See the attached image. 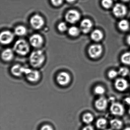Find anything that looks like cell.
Returning a JSON list of instances; mask_svg holds the SVG:
<instances>
[{
	"label": "cell",
	"mask_w": 130,
	"mask_h": 130,
	"mask_svg": "<svg viewBox=\"0 0 130 130\" xmlns=\"http://www.w3.org/2000/svg\"><path fill=\"white\" fill-rule=\"evenodd\" d=\"M45 59V57L41 50L32 52L29 57L30 64L35 68L39 67L42 65Z\"/></svg>",
	"instance_id": "cell-1"
},
{
	"label": "cell",
	"mask_w": 130,
	"mask_h": 130,
	"mask_svg": "<svg viewBox=\"0 0 130 130\" xmlns=\"http://www.w3.org/2000/svg\"><path fill=\"white\" fill-rule=\"evenodd\" d=\"M13 49L17 54L22 56H25L29 52L30 46L26 40L19 39L15 42Z\"/></svg>",
	"instance_id": "cell-2"
},
{
	"label": "cell",
	"mask_w": 130,
	"mask_h": 130,
	"mask_svg": "<svg viewBox=\"0 0 130 130\" xmlns=\"http://www.w3.org/2000/svg\"><path fill=\"white\" fill-rule=\"evenodd\" d=\"M103 48L100 44H93L89 46L88 53L90 57L92 59H96L99 57L102 54Z\"/></svg>",
	"instance_id": "cell-3"
},
{
	"label": "cell",
	"mask_w": 130,
	"mask_h": 130,
	"mask_svg": "<svg viewBox=\"0 0 130 130\" xmlns=\"http://www.w3.org/2000/svg\"><path fill=\"white\" fill-rule=\"evenodd\" d=\"M80 15L79 12L75 10H70L65 14V19L66 21L71 24H74L79 20Z\"/></svg>",
	"instance_id": "cell-4"
},
{
	"label": "cell",
	"mask_w": 130,
	"mask_h": 130,
	"mask_svg": "<svg viewBox=\"0 0 130 130\" xmlns=\"http://www.w3.org/2000/svg\"><path fill=\"white\" fill-rule=\"evenodd\" d=\"M112 12L115 17L118 18H121L126 15L127 9L124 4H116L112 8Z\"/></svg>",
	"instance_id": "cell-5"
},
{
	"label": "cell",
	"mask_w": 130,
	"mask_h": 130,
	"mask_svg": "<svg viewBox=\"0 0 130 130\" xmlns=\"http://www.w3.org/2000/svg\"><path fill=\"white\" fill-rule=\"evenodd\" d=\"M30 23L33 29H39L44 26V20L42 17L38 14H36L31 17Z\"/></svg>",
	"instance_id": "cell-6"
},
{
	"label": "cell",
	"mask_w": 130,
	"mask_h": 130,
	"mask_svg": "<svg viewBox=\"0 0 130 130\" xmlns=\"http://www.w3.org/2000/svg\"><path fill=\"white\" fill-rule=\"evenodd\" d=\"M15 34L8 30L1 32L0 35V41L3 45H8L11 43L14 38Z\"/></svg>",
	"instance_id": "cell-7"
},
{
	"label": "cell",
	"mask_w": 130,
	"mask_h": 130,
	"mask_svg": "<svg viewBox=\"0 0 130 130\" xmlns=\"http://www.w3.org/2000/svg\"><path fill=\"white\" fill-rule=\"evenodd\" d=\"M110 110L112 115L118 116L123 115L125 112L124 106L118 102L113 103L110 106Z\"/></svg>",
	"instance_id": "cell-8"
},
{
	"label": "cell",
	"mask_w": 130,
	"mask_h": 130,
	"mask_svg": "<svg viewBox=\"0 0 130 130\" xmlns=\"http://www.w3.org/2000/svg\"><path fill=\"white\" fill-rule=\"evenodd\" d=\"M29 43L35 48H39L42 45L44 39L41 35L36 34L32 35L29 38Z\"/></svg>",
	"instance_id": "cell-9"
},
{
	"label": "cell",
	"mask_w": 130,
	"mask_h": 130,
	"mask_svg": "<svg viewBox=\"0 0 130 130\" xmlns=\"http://www.w3.org/2000/svg\"><path fill=\"white\" fill-rule=\"evenodd\" d=\"M57 80L59 85L62 86H66L70 82V76L67 72H60L57 76Z\"/></svg>",
	"instance_id": "cell-10"
},
{
	"label": "cell",
	"mask_w": 130,
	"mask_h": 130,
	"mask_svg": "<svg viewBox=\"0 0 130 130\" xmlns=\"http://www.w3.org/2000/svg\"><path fill=\"white\" fill-rule=\"evenodd\" d=\"M25 74L27 79L31 82H37L40 79V73L36 70L27 68Z\"/></svg>",
	"instance_id": "cell-11"
},
{
	"label": "cell",
	"mask_w": 130,
	"mask_h": 130,
	"mask_svg": "<svg viewBox=\"0 0 130 130\" xmlns=\"http://www.w3.org/2000/svg\"><path fill=\"white\" fill-rule=\"evenodd\" d=\"M92 26L93 23L91 20L89 19H84L80 22V29L83 33L87 34L91 31Z\"/></svg>",
	"instance_id": "cell-12"
},
{
	"label": "cell",
	"mask_w": 130,
	"mask_h": 130,
	"mask_svg": "<svg viewBox=\"0 0 130 130\" xmlns=\"http://www.w3.org/2000/svg\"><path fill=\"white\" fill-rule=\"evenodd\" d=\"M115 86L117 90L123 92L127 89L128 86V83L127 80L124 78H118L115 81Z\"/></svg>",
	"instance_id": "cell-13"
},
{
	"label": "cell",
	"mask_w": 130,
	"mask_h": 130,
	"mask_svg": "<svg viewBox=\"0 0 130 130\" xmlns=\"http://www.w3.org/2000/svg\"><path fill=\"white\" fill-rule=\"evenodd\" d=\"M27 69L20 64H17L12 67L11 72L12 74L15 76H21L23 74H25Z\"/></svg>",
	"instance_id": "cell-14"
},
{
	"label": "cell",
	"mask_w": 130,
	"mask_h": 130,
	"mask_svg": "<svg viewBox=\"0 0 130 130\" xmlns=\"http://www.w3.org/2000/svg\"><path fill=\"white\" fill-rule=\"evenodd\" d=\"M108 101L104 97H100L97 99L95 102V106L98 110L103 111L107 108Z\"/></svg>",
	"instance_id": "cell-15"
},
{
	"label": "cell",
	"mask_w": 130,
	"mask_h": 130,
	"mask_svg": "<svg viewBox=\"0 0 130 130\" xmlns=\"http://www.w3.org/2000/svg\"><path fill=\"white\" fill-rule=\"evenodd\" d=\"M14 57L13 50L10 48H6L3 51L1 54V58L3 60L6 61H11Z\"/></svg>",
	"instance_id": "cell-16"
},
{
	"label": "cell",
	"mask_w": 130,
	"mask_h": 130,
	"mask_svg": "<svg viewBox=\"0 0 130 130\" xmlns=\"http://www.w3.org/2000/svg\"><path fill=\"white\" fill-rule=\"evenodd\" d=\"M104 37V35L102 31L99 29H96L91 32L90 38L93 41L96 42L100 41Z\"/></svg>",
	"instance_id": "cell-17"
},
{
	"label": "cell",
	"mask_w": 130,
	"mask_h": 130,
	"mask_svg": "<svg viewBox=\"0 0 130 130\" xmlns=\"http://www.w3.org/2000/svg\"><path fill=\"white\" fill-rule=\"evenodd\" d=\"M118 27L122 31H127L130 28V24L127 20H121L118 23Z\"/></svg>",
	"instance_id": "cell-18"
},
{
	"label": "cell",
	"mask_w": 130,
	"mask_h": 130,
	"mask_svg": "<svg viewBox=\"0 0 130 130\" xmlns=\"http://www.w3.org/2000/svg\"><path fill=\"white\" fill-rule=\"evenodd\" d=\"M14 32V34L17 36H23L27 33V29L24 26H18L15 28Z\"/></svg>",
	"instance_id": "cell-19"
},
{
	"label": "cell",
	"mask_w": 130,
	"mask_h": 130,
	"mask_svg": "<svg viewBox=\"0 0 130 130\" xmlns=\"http://www.w3.org/2000/svg\"><path fill=\"white\" fill-rule=\"evenodd\" d=\"M110 125L112 129L115 130H119L122 127L123 124L122 121L119 119H112L110 122Z\"/></svg>",
	"instance_id": "cell-20"
},
{
	"label": "cell",
	"mask_w": 130,
	"mask_h": 130,
	"mask_svg": "<svg viewBox=\"0 0 130 130\" xmlns=\"http://www.w3.org/2000/svg\"><path fill=\"white\" fill-rule=\"evenodd\" d=\"M122 63L127 65H130V52H126L122 55L121 57Z\"/></svg>",
	"instance_id": "cell-21"
},
{
	"label": "cell",
	"mask_w": 130,
	"mask_h": 130,
	"mask_svg": "<svg viewBox=\"0 0 130 130\" xmlns=\"http://www.w3.org/2000/svg\"><path fill=\"white\" fill-rule=\"evenodd\" d=\"M94 120V117L91 113L87 112L83 115V121L87 124L92 123Z\"/></svg>",
	"instance_id": "cell-22"
},
{
	"label": "cell",
	"mask_w": 130,
	"mask_h": 130,
	"mask_svg": "<svg viewBox=\"0 0 130 130\" xmlns=\"http://www.w3.org/2000/svg\"><path fill=\"white\" fill-rule=\"evenodd\" d=\"M107 124V121L103 118L99 119L96 122V127L99 129H104L106 127Z\"/></svg>",
	"instance_id": "cell-23"
},
{
	"label": "cell",
	"mask_w": 130,
	"mask_h": 130,
	"mask_svg": "<svg viewBox=\"0 0 130 130\" xmlns=\"http://www.w3.org/2000/svg\"><path fill=\"white\" fill-rule=\"evenodd\" d=\"M80 29L75 26H71L68 29V33L71 36L76 37L80 33Z\"/></svg>",
	"instance_id": "cell-24"
},
{
	"label": "cell",
	"mask_w": 130,
	"mask_h": 130,
	"mask_svg": "<svg viewBox=\"0 0 130 130\" xmlns=\"http://www.w3.org/2000/svg\"><path fill=\"white\" fill-rule=\"evenodd\" d=\"M101 4L103 8L108 9L112 6L113 2L112 0H102Z\"/></svg>",
	"instance_id": "cell-25"
},
{
	"label": "cell",
	"mask_w": 130,
	"mask_h": 130,
	"mask_svg": "<svg viewBox=\"0 0 130 130\" xmlns=\"http://www.w3.org/2000/svg\"><path fill=\"white\" fill-rule=\"evenodd\" d=\"M129 70L128 68L125 67H122L119 70L118 74L122 77H125L127 76L129 73Z\"/></svg>",
	"instance_id": "cell-26"
},
{
	"label": "cell",
	"mask_w": 130,
	"mask_h": 130,
	"mask_svg": "<svg viewBox=\"0 0 130 130\" xmlns=\"http://www.w3.org/2000/svg\"><path fill=\"white\" fill-rule=\"evenodd\" d=\"M105 92V89L104 87L101 86H97L94 89V92L96 95H103Z\"/></svg>",
	"instance_id": "cell-27"
},
{
	"label": "cell",
	"mask_w": 130,
	"mask_h": 130,
	"mask_svg": "<svg viewBox=\"0 0 130 130\" xmlns=\"http://www.w3.org/2000/svg\"><path fill=\"white\" fill-rule=\"evenodd\" d=\"M58 29L60 31L63 32L67 30V26L64 22H61L58 24Z\"/></svg>",
	"instance_id": "cell-28"
},
{
	"label": "cell",
	"mask_w": 130,
	"mask_h": 130,
	"mask_svg": "<svg viewBox=\"0 0 130 130\" xmlns=\"http://www.w3.org/2000/svg\"><path fill=\"white\" fill-rule=\"evenodd\" d=\"M118 72L114 70H111L109 71L108 76L109 79H113L116 77L118 75Z\"/></svg>",
	"instance_id": "cell-29"
},
{
	"label": "cell",
	"mask_w": 130,
	"mask_h": 130,
	"mask_svg": "<svg viewBox=\"0 0 130 130\" xmlns=\"http://www.w3.org/2000/svg\"><path fill=\"white\" fill-rule=\"evenodd\" d=\"M51 3L55 6H59L63 3V0H51Z\"/></svg>",
	"instance_id": "cell-30"
},
{
	"label": "cell",
	"mask_w": 130,
	"mask_h": 130,
	"mask_svg": "<svg viewBox=\"0 0 130 130\" xmlns=\"http://www.w3.org/2000/svg\"><path fill=\"white\" fill-rule=\"evenodd\" d=\"M41 130H54L51 125L46 124L43 125L41 128Z\"/></svg>",
	"instance_id": "cell-31"
},
{
	"label": "cell",
	"mask_w": 130,
	"mask_h": 130,
	"mask_svg": "<svg viewBox=\"0 0 130 130\" xmlns=\"http://www.w3.org/2000/svg\"><path fill=\"white\" fill-rule=\"evenodd\" d=\"M82 130H95L94 128L91 125H87L84 127Z\"/></svg>",
	"instance_id": "cell-32"
},
{
	"label": "cell",
	"mask_w": 130,
	"mask_h": 130,
	"mask_svg": "<svg viewBox=\"0 0 130 130\" xmlns=\"http://www.w3.org/2000/svg\"><path fill=\"white\" fill-rule=\"evenodd\" d=\"M126 42L127 44L129 45H130V35L128 36L126 38Z\"/></svg>",
	"instance_id": "cell-33"
},
{
	"label": "cell",
	"mask_w": 130,
	"mask_h": 130,
	"mask_svg": "<svg viewBox=\"0 0 130 130\" xmlns=\"http://www.w3.org/2000/svg\"><path fill=\"white\" fill-rule=\"evenodd\" d=\"M125 102L128 103V104L130 105V98H127L125 99Z\"/></svg>",
	"instance_id": "cell-34"
},
{
	"label": "cell",
	"mask_w": 130,
	"mask_h": 130,
	"mask_svg": "<svg viewBox=\"0 0 130 130\" xmlns=\"http://www.w3.org/2000/svg\"><path fill=\"white\" fill-rule=\"evenodd\" d=\"M67 2L69 3H73L74 1H76V0H66Z\"/></svg>",
	"instance_id": "cell-35"
},
{
	"label": "cell",
	"mask_w": 130,
	"mask_h": 130,
	"mask_svg": "<svg viewBox=\"0 0 130 130\" xmlns=\"http://www.w3.org/2000/svg\"><path fill=\"white\" fill-rule=\"evenodd\" d=\"M123 130H130V127H127L125 128Z\"/></svg>",
	"instance_id": "cell-36"
},
{
	"label": "cell",
	"mask_w": 130,
	"mask_h": 130,
	"mask_svg": "<svg viewBox=\"0 0 130 130\" xmlns=\"http://www.w3.org/2000/svg\"><path fill=\"white\" fill-rule=\"evenodd\" d=\"M121 1L122 2H128V1H130V0H121Z\"/></svg>",
	"instance_id": "cell-37"
},
{
	"label": "cell",
	"mask_w": 130,
	"mask_h": 130,
	"mask_svg": "<svg viewBox=\"0 0 130 130\" xmlns=\"http://www.w3.org/2000/svg\"><path fill=\"white\" fill-rule=\"evenodd\" d=\"M128 113L130 115V107L129 108V109H128Z\"/></svg>",
	"instance_id": "cell-38"
},
{
	"label": "cell",
	"mask_w": 130,
	"mask_h": 130,
	"mask_svg": "<svg viewBox=\"0 0 130 130\" xmlns=\"http://www.w3.org/2000/svg\"><path fill=\"white\" fill-rule=\"evenodd\" d=\"M112 130V129H106V130Z\"/></svg>",
	"instance_id": "cell-39"
},
{
	"label": "cell",
	"mask_w": 130,
	"mask_h": 130,
	"mask_svg": "<svg viewBox=\"0 0 130 130\" xmlns=\"http://www.w3.org/2000/svg\"></svg>",
	"instance_id": "cell-40"
}]
</instances>
